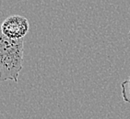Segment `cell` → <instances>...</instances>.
<instances>
[{
  "label": "cell",
  "mask_w": 130,
  "mask_h": 119,
  "mask_svg": "<svg viewBox=\"0 0 130 119\" xmlns=\"http://www.w3.org/2000/svg\"><path fill=\"white\" fill-rule=\"evenodd\" d=\"M24 39L11 40L0 30V82L11 80L17 82L22 70Z\"/></svg>",
  "instance_id": "cell-1"
},
{
  "label": "cell",
  "mask_w": 130,
  "mask_h": 119,
  "mask_svg": "<svg viewBox=\"0 0 130 119\" xmlns=\"http://www.w3.org/2000/svg\"><path fill=\"white\" fill-rule=\"evenodd\" d=\"M30 29L29 20L20 15H12L7 17L0 26L4 36L11 40H22Z\"/></svg>",
  "instance_id": "cell-2"
},
{
  "label": "cell",
  "mask_w": 130,
  "mask_h": 119,
  "mask_svg": "<svg viewBox=\"0 0 130 119\" xmlns=\"http://www.w3.org/2000/svg\"><path fill=\"white\" fill-rule=\"evenodd\" d=\"M122 97L125 103H130V77L121 83Z\"/></svg>",
  "instance_id": "cell-3"
},
{
  "label": "cell",
  "mask_w": 130,
  "mask_h": 119,
  "mask_svg": "<svg viewBox=\"0 0 130 119\" xmlns=\"http://www.w3.org/2000/svg\"><path fill=\"white\" fill-rule=\"evenodd\" d=\"M128 39L130 40V30H129V32H128Z\"/></svg>",
  "instance_id": "cell-4"
}]
</instances>
